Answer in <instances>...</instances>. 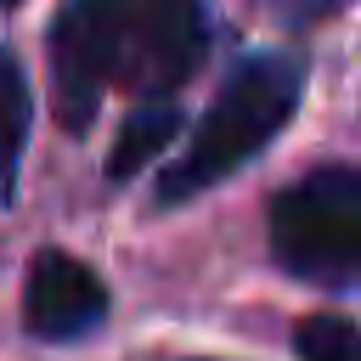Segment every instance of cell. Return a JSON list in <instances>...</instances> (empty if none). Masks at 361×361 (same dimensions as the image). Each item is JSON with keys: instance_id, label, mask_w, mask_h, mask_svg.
<instances>
[{"instance_id": "9c48e42d", "label": "cell", "mask_w": 361, "mask_h": 361, "mask_svg": "<svg viewBox=\"0 0 361 361\" xmlns=\"http://www.w3.org/2000/svg\"><path fill=\"white\" fill-rule=\"evenodd\" d=\"M11 6H23V0H0V11H11Z\"/></svg>"}, {"instance_id": "6da1fadb", "label": "cell", "mask_w": 361, "mask_h": 361, "mask_svg": "<svg viewBox=\"0 0 361 361\" xmlns=\"http://www.w3.org/2000/svg\"><path fill=\"white\" fill-rule=\"evenodd\" d=\"M209 51L197 0H68L51 23L56 118L90 130L102 96L118 85L135 102H169Z\"/></svg>"}, {"instance_id": "3957f363", "label": "cell", "mask_w": 361, "mask_h": 361, "mask_svg": "<svg viewBox=\"0 0 361 361\" xmlns=\"http://www.w3.org/2000/svg\"><path fill=\"white\" fill-rule=\"evenodd\" d=\"M271 254L282 271L350 288L361 276V175L350 164H327L271 197Z\"/></svg>"}, {"instance_id": "ba28073f", "label": "cell", "mask_w": 361, "mask_h": 361, "mask_svg": "<svg viewBox=\"0 0 361 361\" xmlns=\"http://www.w3.org/2000/svg\"><path fill=\"white\" fill-rule=\"evenodd\" d=\"M259 17H271V23H282V28H305V23H316V17H333L344 0H248Z\"/></svg>"}, {"instance_id": "52a82bcc", "label": "cell", "mask_w": 361, "mask_h": 361, "mask_svg": "<svg viewBox=\"0 0 361 361\" xmlns=\"http://www.w3.org/2000/svg\"><path fill=\"white\" fill-rule=\"evenodd\" d=\"M299 355L305 361H355L350 316H310V322H299Z\"/></svg>"}, {"instance_id": "277c9868", "label": "cell", "mask_w": 361, "mask_h": 361, "mask_svg": "<svg viewBox=\"0 0 361 361\" xmlns=\"http://www.w3.org/2000/svg\"><path fill=\"white\" fill-rule=\"evenodd\" d=\"M102 316H107V288L85 259H73L62 248L34 254L28 282H23V327L34 338L68 344V338H85Z\"/></svg>"}, {"instance_id": "7a4b0ae2", "label": "cell", "mask_w": 361, "mask_h": 361, "mask_svg": "<svg viewBox=\"0 0 361 361\" xmlns=\"http://www.w3.org/2000/svg\"><path fill=\"white\" fill-rule=\"evenodd\" d=\"M299 90H305V62L299 56H288V51L243 56L226 73V85L214 90V102L197 118V130L180 147V158L164 169L158 203H186V197L209 192L214 180L237 175L243 164H254L282 135V124L293 118Z\"/></svg>"}, {"instance_id": "8992f818", "label": "cell", "mask_w": 361, "mask_h": 361, "mask_svg": "<svg viewBox=\"0 0 361 361\" xmlns=\"http://www.w3.org/2000/svg\"><path fill=\"white\" fill-rule=\"evenodd\" d=\"M28 118H34V102H28L23 62L0 45V203L11 197L17 158H23V141H28Z\"/></svg>"}, {"instance_id": "5b68a950", "label": "cell", "mask_w": 361, "mask_h": 361, "mask_svg": "<svg viewBox=\"0 0 361 361\" xmlns=\"http://www.w3.org/2000/svg\"><path fill=\"white\" fill-rule=\"evenodd\" d=\"M175 130H180V113H175V102H141V107L124 118L118 141H113L107 175H113V180H130L141 164H152V158H158V152L175 141Z\"/></svg>"}]
</instances>
